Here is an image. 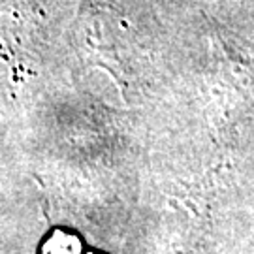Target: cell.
I'll list each match as a JSON object with an SVG mask.
<instances>
[{
	"label": "cell",
	"instance_id": "obj_1",
	"mask_svg": "<svg viewBox=\"0 0 254 254\" xmlns=\"http://www.w3.org/2000/svg\"><path fill=\"white\" fill-rule=\"evenodd\" d=\"M81 245L77 237L70 236L66 232H55L46 241L42 254H79Z\"/></svg>",
	"mask_w": 254,
	"mask_h": 254
}]
</instances>
